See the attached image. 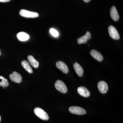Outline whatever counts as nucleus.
Masks as SVG:
<instances>
[{
	"label": "nucleus",
	"mask_w": 123,
	"mask_h": 123,
	"mask_svg": "<svg viewBox=\"0 0 123 123\" xmlns=\"http://www.w3.org/2000/svg\"><path fill=\"white\" fill-rule=\"evenodd\" d=\"M35 114L38 117L43 120H48L49 119V117L47 113L42 108L36 107L34 110Z\"/></svg>",
	"instance_id": "f257e3e1"
},
{
	"label": "nucleus",
	"mask_w": 123,
	"mask_h": 123,
	"mask_svg": "<svg viewBox=\"0 0 123 123\" xmlns=\"http://www.w3.org/2000/svg\"><path fill=\"white\" fill-rule=\"evenodd\" d=\"M55 87L58 91L63 93L68 92V88L64 82L60 80H57L55 84Z\"/></svg>",
	"instance_id": "f03ea898"
},
{
	"label": "nucleus",
	"mask_w": 123,
	"mask_h": 123,
	"mask_svg": "<svg viewBox=\"0 0 123 123\" xmlns=\"http://www.w3.org/2000/svg\"><path fill=\"white\" fill-rule=\"evenodd\" d=\"M70 113L74 114L84 115L86 113V111L85 109L80 107L72 106L69 108Z\"/></svg>",
	"instance_id": "7ed1b4c3"
},
{
	"label": "nucleus",
	"mask_w": 123,
	"mask_h": 123,
	"mask_svg": "<svg viewBox=\"0 0 123 123\" xmlns=\"http://www.w3.org/2000/svg\"><path fill=\"white\" fill-rule=\"evenodd\" d=\"M20 14L22 17L27 18H36L39 16L37 13L31 12L25 9L21 10L20 12Z\"/></svg>",
	"instance_id": "20e7f679"
},
{
	"label": "nucleus",
	"mask_w": 123,
	"mask_h": 123,
	"mask_svg": "<svg viewBox=\"0 0 123 123\" xmlns=\"http://www.w3.org/2000/svg\"><path fill=\"white\" fill-rule=\"evenodd\" d=\"M108 31L110 36L112 39L115 40L119 39V34L115 27L112 25L108 27Z\"/></svg>",
	"instance_id": "39448f33"
},
{
	"label": "nucleus",
	"mask_w": 123,
	"mask_h": 123,
	"mask_svg": "<svg viewBox=\"0 0 123 123\" xmlns=\"http://www.w3.org/2000/svg\"><path fill=\"white\" fill-rule=\"evenodd\" d=\"M9 78L11 80L17 83H20L22 81V78L20 74L16 72H13L9 75Z\"/></svg>",
	"instance_id": "423d86ee"
},
{
	"label": "nucleus",
	"mask_w": 123,
	"mask_h": 123,
	"mask_svg": "<svg viewBox=\"0 0 123 123\" xmlns=\"http://www.w3.org/2000/svg\"><path fill=\"white\" fill-rule=\"evenodd\" d=\"M98 86L99 92L102 93H106L108 90V85L106 82L103 81L99 82L98 84Z\"/></svg>",
	"instance_id": "0eeeda50"
},
{
	"label": "nucleus",
	"mask_w": 123,
	"mask_h": 123,
	"mask_svg": "<svg viewBox=\"0 0 123 123\" xmlns=\"http://www.w3.org/2000/svg\"><path fill=\"white\" fill-rule=\"evenodd\" d=\"M56 66L62 72L65 74H67L69 72L68 67L66 64L61 61H57L56 64Z\"/></svg>",
	"instance_id": "6e6552de"
},
{
	"label": "nucleus",
	"mask_w": 123,
	"mask_h": 123,
	"mask_svg": "<svg viewBox=\"0 0 123 123\" xmlns=\"http://www.w3.org/2000/svg\"><path fill=\"white\" fill-rule=\"evenodd\" d=\"M91 38V34L89 31H87L85 35L77 39L78 43L79 44L85 43Z\"/></svg>",
	"instance_id": "1a4fd4ad"
},
{
	"label": "nucleus",
	"mask_w": 123,
	"mask_h": 123,
	"mask_svg": "<svg viewBox=\"0 0 123 123\" xmlns=\"http://www.w3.org/2000/svg\"><path fill=\"white\" fill-rule=\"evenodd\" d=\"M77 91L78 93L81 96L84 97H89L90 93L88 89L84 86H80L77 89Z\"/></svg>",
	"instance_id": "9d476101"
},
{
	"label": "nucleus",
	"mask_w": 123,
	"mask_h": 123,
	"mask_svg": "<svg viewBox=\"0 0 123 123\" xmlns=\"http://www.w3.org/2000/svg\"><path fill=\"white\" fill-rule=\"evenodd\" d=\"M110 15L112 20L115 21H117L119 20V16L116 7L115 6H113L111 7L110 11Z\"/></svg>",
	"instance_id": "9b49d317"
},
{
	"label": "nucleus",
	"mask_w": 123,
	"mask_h": 123,
	"mask_svg": "<svg viewBox=\"0 0 123 123\" xmlns=\"http://www.w3.org/2000/svg\"><path fill=\"white\" fill-rule=\"evenodd\" d=\"M90 54L92 57L98 61L101 62L103 60L102 55L98 51L92 50L91 51Z\"/></svg>",
	"instance_id": "f8f14e48"
},
{
	"label": "nucleus",
	"mask_w": 123,
	"mask_h": 123,
	"mask_svg": "<svg viewBox=\"0 0 123 123\" xmlns=\"http://www.w3.org/2000/svg\"><path fill=\"white\" fill-rule=\"evenodd\" d=\"M74 68L77 75L79 77H82L84 75V70L82 67L78 63L76 62L74 64Z\"/></svg>",
	"instance_id": "ddd939ff"
},
{
	"label": "nucleus",
	"mask_w": 123,
	"mask_h": 123,
	"mask_svg": "<svg viewBox=\"0 0 123 123\" xmlns=\"http://www.w3.org/2000/svg\"><path fill=\"white\" fill-rule=\"evenodd\" d=\"M17 37L19 40L22 42L27 41L30 38L29 35L24 32H19L17 35Z\"/></svg>",
	"instance_id": "4468645a"
},
{
	"label": "nucleus",
	"mask_w": 123,
	"mask_h": 123,
	"mask_svg": "<svg viewBox=\"0 0 123 123\" xmlns=\"http://www.w3.org/2000/svg\"><path fill=\"white\" fill-rule=\"evenodd\" d=\"M27 59L31 66L35 68H37L39 65V63L35 59L34 57L32 55H29L27 57Z\"/></svg>",
	"instance_id": "2eb2a0df"
},
{
	"label": "nucleus",
	"mask_w": 123,
	"mask_h": 123,
	"mask_svg": "<svg viewBox=\"0 0 123 123\" xmlns=\"http://www.w3.org/2000/svg\"><path fill=\"white\" fill-rule=\"evenodd\" d=\"M21 64L24 69H25L28 73H33V70L28 61L26 60L23 61L21 62Z\"/></svg>",
	"instance_id": "dca6fc26"
},
{
	"label": "nucleus",
	"mask_w": 123,
	"mask_h": 123,
	"mask_svg": "<svg viewBox=\"0 0 123 123\" xmlns=\"http://www.w3.org/2000/svg\"><path fill=\"white\" fill-rule=\"evenodd\" d=\"M0 79L2 80L0 82V86L2 87H7L9 86V83L7 79L2 76H0Z\"/></svg>",
	"instance_id": "f3484780"
},
{
	"label": "nucleus",
	"mask_w": 123,
	"mask_h": 123,
	"mask_svg": "<svg viewBox=\"0 0 123 123\" xmlns=\"http://www.w3.org/2000/svg\"><path fill=\"white\" fill-rule=\"evenodd\" d=\"M50 32L51 34L54 37H57L59 36V33L58 31L56 30L53 29V28H51V29H50Z\"/></svg>",
	"instance_id": "a211bd4d"
},
{
	"label": "nucleus",
	"mask_w": 123,
	"mask_h": 123,
	"mask_svg": "<svg viewBox=\"0 0 123 123\" xmlns=\"http://www.w3.org/2000/svg\"><path fill=\"white\" fill-rule=\"evenodd\" d=\"M10 0H0V2H7L10 1Z\"/></svg>",
	"instance_id": "6ab92c4d"
},
{
	"label": "nucleus",
	"mask_w": 123,
	"mask_h": 123,
	"mask_svg": "<svg viewBox=\"0 0 123 123\" xmlns=\"http://www.w3.org/2000/svg\"><path fill=\"white\" fill-rule=\"evenodd\" d=\"M84 1L86 2H89L91 0H84Z\"/></svg>",
	"instance_id": "aec40b11"
},
{
	"label": "nucleus",
	"mask_w": 123,
	"mask_h": 123,
	"mask_svg": "<svg viewBox=\"0 0 123 123\" xmlns=\"http://www.w3.org/2000/svg\"><path fill=\"white\" fill-rule=\"evenodd\" d=\"M0 120H1V117L0 116Z\"/></svg>",
	"instance_id": "412c9836"
},
{
	"label": "nucleus",
	"mask_w": 123,
	"mask_h": 123,
	"mask_svg": "<svg viewBox=\"0 0 123 123\" xmlns=\"http://www.w3.org/2000/svg\"></svg>",
	"instance_id": "4be33fe9"
}]
</instances>
